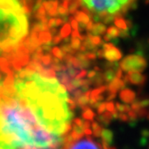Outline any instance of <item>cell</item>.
<instances>
[{"label":"cell","instance_id":"cell-1","mask_svg":"<svg viewBox=\"0 0 149 149\" xmlns=\"http://www.w3.org/2000/svg\"><path fill=\"white\" fill-rule=\"evenodd\" d=\"M71 118L68 93L56 79L11 71L0 81V149L59 146Z\"/></svg>","mask_w":149,"mask_h":149},{"label":"cell","instance_id":"cell-2","mask_svg":"<svg viewBox=\"0 0 149 149\" xmlns=\"http://www.w3.org/2000/svg\"><path fill=\"white\" fill-rule=\"evenodd\" d=\"M136 0H68L77 10V19L88 23L92 19L97 23L95 26L114 21L116 25L122 21L121 15L132 7Z\"/></svg>","mask_w":149,"mask_h":149},{"label":"cell","instance_id":"cell-3","mask_svg":"<svg viewBox=\"0 0 149 149\" xmlns=\"http://www.w3.org/2000/svg\"><path fill=\"white\" fill-rule=\"evenodd\" d=\"M141 66H145V61L136 56H130L127 57L126 59H124L122 63V68L127 70H132V69H137L140 68Z\"/></svg>","mask_w":149,"mask_h":149},{"label":"cell","instance_id":"cell-4","mask_svg":"<svg viewBox=\"0 0 149 149\" xmlns=\"http://www.w3.org/2000/svg\"><path fill=\"white\" fill-rule=\"evenodd\" d=\"M70 149H101V147L92 139L84 138V139L79 140L76 144H74Z\"/></svg>","mask_w":149,"mask_h":149},{"label":"cell","instance_id":"cell-5","mask_svg":"<svg viewBox=\"0 0 149 149\" xmlns=\"http://www.w3.org/2000/svg\"><path fill=\"white\" fill-rule=\"evenodd\" d=\"M105 57L107 58L108 59H110V60H117L118 58H120V54L119 50L117 49L111 48V49H109L107 51H106Z\"/></svg>","mask_w":149,"mask_h":149}]
</instances>
